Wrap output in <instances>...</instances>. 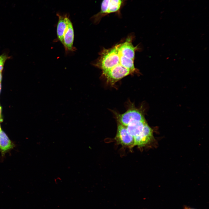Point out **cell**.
Returning a JSON list of instances; mask_svg holds the SVG:
<instances>
[{
    "instance_id": "6da1fadb",
    "label": "cell",
    "mask_w": 209,
    "mask_h": 209,
    "mask_svg": "<svg viewBox=\"0 0 209 209\" xmlns=\"http://www.w3.org/2000/svg\"><path fill=\"white\" fill-rule=\"evenodd\" d=\"M133 38L129 36L111 47L103 49L93 64L102 70V76L111 85L129 75L137 72L134 61L138 48L133 44Z\"/></svg>"
},
{
    "instance_id": "7a4b0ae2",
    "label": "cell",
    "mask_w": 209,
    "mask_h": 209,
    "mask_svg": "<svg viewBox=\"0 0 209 209\" xmlns=\"http://www.w3.org/2000/svg\"><path fill=\"white\" fill-rule=\"evenodd\" d=\"M126 0H102L100 10L91 18L95 24H98L102 18L109 14L115 13L118 17L121 16V10L125 5Z\"/></svg>"
},
{
    "instance_id": "3957f363",
    "label": "cell",
    "mask_w": 209,
    "mask_h": 209,
    "mask_svg": "<svg viewBox=\"0 0 209 209\" xmlns=\"http://www.w3.org/2000/svg\"><path fill=\"white\" fill-rule=\"evenodd\" d=\"M116 116L118 122L125 126L134 121L146 120L142 111L135 108L130 109L122 114H117Z\"/></svg>"
},
{
    "instance_id": "277c9868",
    "label": "cell",
    "mask_w": 209,
    "mask_h": 209,
    "mask_svg": "<svg viewBox=\"0 0 209 209\" xmlns=\"http://www.w3.org/2000/svg\"><path fill=\"white\" fill-rule=\"evenodd\" d=\"M115 139L118 144L122 146L130 149L134 147V137L128 133L126 126L119 122Z\"/></svg>"
},
{
    "instance_id": "5b68a950",
    "label": "cell",
    "mask_w": 209,
    "mask_h": 209,
    "mask_svg": "<svg viewBox=\"0 0 209 209\" xmlns=\"http://www.w3.org/2000/svg\"><path fill=\"white\" fill-rule=\"evenodd\" d=\"M153 138V130L147 124L142 132L134 137V146L144 147L150 143Z\"/></svg>"
},
{
    "instance_id": "8992f818",
    "label": "cell",
    "mask_w": 209,
    "mask_h": 209,
    "mask_svg": "<svg viewBox=\"0 0 209 209\" xmlns=\"http://www.w3.org/2000/svg\"><path fill=\"white\" fill-rule=\"evenodd\" d=\"M74 31L72 24L69 19L64 32L62 44L66 51H73V45L74 39Z\"/></svg>"
},
{
    "instance_id": "52a82bcc",
    "label": "cell",
    "mask_w": 209,
    "mask_h": 209,
    "mask_svg": "<svg viewBox=\"0 0 209 209\" xmlns=\"http://www.w3.org/2000/svg\"><path fill=\"white\" fill-rule=\"evenodd\" d=\"M15 145L6 134L1 129L0 130V152L2 156L14 148Z\"/></svg>"
},
{
    "instance_id": "ba28073f",
    "label": "cell",
    "mask_w": 209,
    "mask_h": 209,
    "mask_svg": "<svg viewBox=\"0 0 209 209\" xmlns=\"http://www.w3.org/2000/svg\"><path fill=\"white\" fill-rule=\"evenodd\" d=\"M57 15L58 17L57 27V35L58 39L62 44L64 35L69 19V17L67 14L61 15L57 13Z\"/></svg>"
},
{
    "instance_id": "9c48e42d",
    "label": "cell",
    "mask_w": 209,
    "mask_h": 209,
    "mask_svg": "<svg viewBox=\"0 0 209 209\" xmlns=\"http://www.w3.org/2000/svg\"><path fill=\"white\" fill-rule=\"evenodd\" d=\"M147 124L146 120L135 121L126 127L128 133L134 138L142 133Z\"/></svg>"
},
{
    "instance_id": "30bf717a",
    "label": "cell",
    "mask_w": 209,
    "mask_h": 209,
    "mask_svg": "<svg viewBox=\"0 0 209 209\" xmlns=\"http://www.w3.org/2000/svg\"><path fill=\"white\" fill-rule=\"evenodd\" d=\"M9 57L6 54L3 53L0 55V71L2 72L5 62Z\"/></svg>"
},
{
    "instance_id": "8fae6325",
    "label": "cell",
    "mask_w": 209,
    "mask_h": 209,
    "mask_svg": "<svg viewBox=\"0 0 209 209\" xmlns=\"http://www.w3.org/2000/svg\"><path fill=\"white\" fill-rule=\"evenodd\" d=\"M2 79V72L0 71V82L1 81Z\"/></svg>"
},
{
    "instance_id": "7c38bea8",
    "label": "cell",
    "mask_w": 209,
    "mask_h": 209,
    "mask_svg": "<svg viewBox=\"0 0 209 209\" xmlns=\"http://www.w3.org/2000/svg\"><path fill=\"white\" fill-rule=\"evenodd\" d=\"M1 106H0V116H1Z\"/></svg>"
},
{
    "instance_id": "4fadbf2b",
    "label": "cell",
    "mask_w": 209,
    "mask_h": 209,
    "mask_svg": "<svg viewBox=\"0 0 209 209\" xmlns=\"http://www.w3.org/2000/svg\"><path fill=\"white\" fill-rule=\"evenodd\" d=\"M1 82H0V91H1Z\"/></svg>"
},
{
    "instance_id": "5bb4252c",
    "label": "cell",
    "mask_w": 209,
    "mask_h": 209,
    "mask_svg": "<svg viewBox=\"0 0 209 209\" xmlns=\"http://www.w3.org/2000/svg\"><path fill=\"white\" fill-rule=\"evenodd\" d=\"M185 209H191V208H186Z\"/></svg>"
},
{
    "instance_id": "9a60e30c",
    "label": "cell",
    "mask_w": 209,
    "mask_h": 209,
    "mask_svg": "<svg viewBox=\"0 0 209 209\" xmlns=\"http://www.w3.org/2000/svg\"><path fill=\"white\" fill-rule=\"evenodd\" d=\"M1 129V126H0V130Z\"/></svg>"
}]
</instances>
